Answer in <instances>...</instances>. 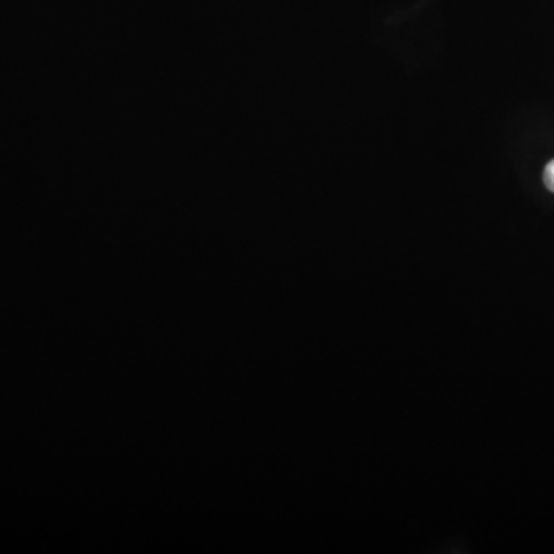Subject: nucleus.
Masks as SVG:
<instances>
[{
    "label": "nucleus",
    "instance_id": "obj_1",
    "mask_svg": "<svg viewBox=\"0 0 554 554\" xmlns=\"http://www.w3.org/2000/svg\"><path fill=\"white\" fill-rule=\"evenodd\" d=\"M544 184L551 193H554V159L548 162L547 167L544 170Z\"/></svg>",
    "mask_w": 554,
    "mask_h": 554
}]
</instances>
